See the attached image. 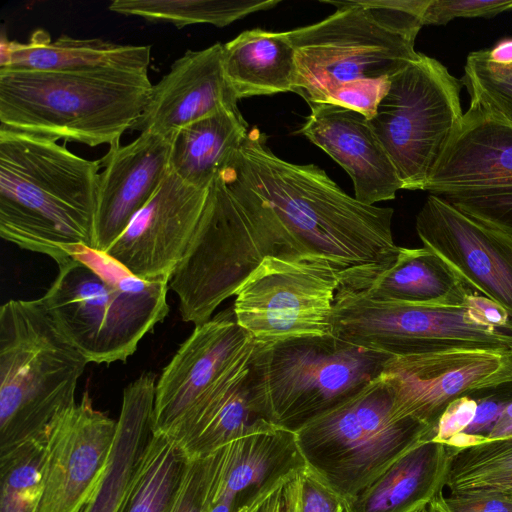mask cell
Here are the masks:
<instances>
[{
    "label": "cell",
    "mask_w": 512,
    "mask_h": 512,
    "mask_svg": "<svg viewBox=\"0 0 512 512\" xmlns=\"http://www.w3.org/2000/svg\"><path fill=\"white\" fill-rule=\"evenodd\" d=\"M250 362L168 436L187 458L205 456L236 439L278 428L254 398Z\"/></svg>",
    "instance_id": "obj_25"
},
{
    "label": "cell",
    "mask_w": 512,
    "mask_h": 512,
    "mask_svg": "<svg viewBox=\"0 0 512 512\" xmlns=\"http://www.w3.org/2000/svg\"><path fill=\"white\" fill-rule=\"evenodd\" d=\"M278 0H115L109 10L178 28L191 24L224 27L251 13L275 7Z\"/></svg>",
    "instance_id": "obj_30"
},
{
    "label": "cell",
    "mask_w": 512,
    "mask_h": 512,
    "mask_svg": "<svg viewBox=\"0 0 512 512\" xmlns=\"http://www.w3.org/2000/svg\"><path fill=\"white\" fill-rule=\"evenodd\" d=\"M456 450L420 441L346 502L348 512H410L443 492Z\"/></svg>",
    "instance_id": "obj_24"
},
{
    "label": "cell",
    "mask_w": 512,
    "mask_h": 512,
    "mask_svg": "<svg viewBox=\"0 0 512 512\" xmlns=\"http://www.w3.org/2000/svg\"><path fill=\"white\" fill-rule=\"evenodd\" d=\"M223 44L187 50L152 86L147 104L132 130L169 135L215 113L237 106L224 75Z\"/></svg>",
    "instance_id": "obj_21"
},
{
    "label": "cell",
    "mask_w": 512,
    "mask_h": 512,
    "mask_svg": "<svg viewBox=\"0 0 512 512\" xmlns=\"http://www.w3.org/2000/svg\"><path fill=\"white\" fill-rule=\"evenodd\" d=\"M173 134L140 133L99 159L93 249L105 252L156 193L169 172Z\"/></svg>",
    "instance_id": "obj_19"
},
{
    "label": "cell",
    "mask_w": 512,
    "mask_h": 512,
    "mask_svg": "<svg viewBox=\"0 0 512 512\" xmlns=\"http://www.w3.org/2000/svg\"><path fill=\"white\" fill-rule=\"evenodd\" d=\"M390 78L363 79L342 84L330 92L323 103L345 107L371 120L390 88Z\"/></svg>",
    "instance_id": "obj_36"
},
{
    "label": "cell",
    "mask_w": 512,
    "mask_h": 512,
    "mask_svg": "<svg viewBox=\"0 0 512 512\" xmlns=\"http://www.w3.org/2000/svg\"><path fill=\"white\" fill-rule=\"evenodd\" d=\"M512 11V0H429L424 25H446L457 18H491Z\"/></svg>",
    "instance_id": "obj_35"
},
{
    "label": "cell",
    "mask_w": 512,
    "mask_h": 512,
    "mask_svg": "<svg viewBox=\"0 0 512 512\" xmlns=\"http://www.w3.org/2000/svg\"><path fill=\"white\" fill-rule=\"evenodd\" d=\"M47 442L0 455V512H36L44 488Z\"/></svg>",
    "instance_id": "obj_32"
},
{
    "label": "cell",
    "mask_w": 512,
    "mask_h": 512,
    "mask_svg": "<svg viewBox=\"0 0 512 512\" xmlns=\"http://www.w3.org/2000/svg\"><path fill=\"white\" fill-rule=\"evenodd\" d=\"M489 59L499 65L512 64V38H504L491 49H486Z\"/></svg>",
    "instance_id": "obj_42"
},
{
    "label": "cell",
    "mask_w": 512,
    "mask_h": 512,
    "mask_svg": "<svg viewBox=\"0 0 512 512\" xmlns=\"http://www.w3.org/2000/svg\"><path fill=\"white\" fill-rule=\"evenodd\" d=\"M511 354H512V351H511Z\"/></svg>",
    "instance_id": "obj_46"
},
{
    "label": "cell",
    "mask_w": 512,
    "mask_h": 512,
    "mask_svg": "<svg viewBox=\"0 0 512 512\" xmlns=\"http://www.w3.org/2000/svg\"><path fill=\"white\" fill-rule=\"evenodd\" d=\"M390 357L332 334L256 343L252 392L271 423L295 433L359 393Z\"/></svg>",
    "instance_id": "obj_8"
},
{
    "label": "cell",
    "mask_w": 512,
    "mask_h": 512,
    "mask_svg": "<svg viewBox=\"0 0 512 512\" xmlns=\"http://www.w3.org/2000/svg\"><path fill=\"white\" fill-rule=\"evenodd\" d=\"M382 376L394 394L395 412L430 427L458 398L512 381L509 351L455 349L392 356Z\"/></svg>",
    "instance_id": "obj_15"
},
{
    "label": "cell",
    "mask_w": 512,
    "mask_h": 512,
    "mask_svg": "<svg viewBox=\"0 0 512 512\" xmlns=\"http://www.w3.org/2000/svg\"><path fill=\"white\" fill-rule=\"evenodd\" d=\"M446 486L451 494L490 492L512 496V437L457 450Z\"/></svg>",
    "instance_id": "obj_31"
},
{
    "label": "cell",
    "mask_w": 512,
    "mask_h": 512,
    "mask_svg": "<svg viewBox=\"0 0 512 512\" xmlns=\"http://www.w3.org/2000/svg\"><path fill=\"white\" fill-rule=\"evenodd\" d=\"M423 190L512 238V125L470 101Z\"/></svg>",
    "instance_id": "obj_13"
},
{
    "label": "cell",
    "mask_w": 512,
    "mask_h": 512,
    "mask_svg": "<svg viewBox=\"0 0 512 512\" xmlns=\"http://www.w3.org/2000/svg\"><path fill=\"white\" fill-rule=\"evenodd\" d=\"M477 410V401L464 396L456 399L440 416L433 432L431 441L450 445L472 423Z\"/></svg>",
    "instance_id": "obj_39"
},
{
    "label": "cell",
    "mask_w": 512,
    "mask_h": 512,
    "mask_svg": "<svg viewBox=\"0 0 512 512\" xmlns=\"http://www.w3.org/2000/svg\"><path fill=\"white\" fill-rule=\"evenodd\" d=\"M426 504H427V503L421 504V505L417 506L416 508H414V509H413L412 511H410V512H425Z\"/></svg>",
    "instance_id": "obj_44"
},
{
    "label": "cell",
    "mask_w": 512,
    "mask_h": 512,
    "mask_svg": "<svg viewBox=\"0 0 512 512\" xmlns=\"http://www.w3.org/2000/svg\"><path fill=\"white\" fill-rule=\"evenodd\" d=\"M255 344L232 308L195 326L156 383L152 432L170 436L250 361Z\"/></svg>",
    "instance_id": "obj_14"
},
{
    "label": "cell",
    "mask_w": 512,
    "mask_h": 512,
    "mask_svg": "<svg viewBox=\"0 0 512 512\" xmlns=\"http://www.w3.org/2000/svg\"><path fill=\"white\" fill-rule=\"evenodd\" d=\"M278 255L305 254L270 205L224 163L169 280L182 319L195 326L209 321L266 256Z\"/></svg>",
    "instance_id": "obj_3"
},
{
    "label": "cell",
    "mask_w": 512,
    "mask_h": 512,
    "mask_svg": "<svg viewBox=\"0 0 512 512\" xmlns=\"http://www.w3.org/2000/svg\"><path fill=\"white\" fill-rule=\"evenodd\" d=\"M89 361L64 336L40 298L0 309V455L47 442L75 402Z\"/></svg>",
    "instance_id": "obj_7"
},
{
    "label": "cell",
    "mask_w": 512,
    "mask_h": 512,
    "mask_svg": "<svg viewBox=\"0 0 512 512\" xmlns=\"http://www.w3.org/2000/svg\"><path fill=\"white\" fill-rule=\"evenodd\" d=\"M152 86L139 71L0 69V128L111 146L138 121Z\"/></svg>",
    "instance_id": "obj_4"
},
{
    "label": "cell",
    "mask_w": 512,
    "mask_h": 512,
    "mask_svg": "<svg viewBox=\"0 0 512 512\" xmlns=\"http://www.w3.org/2000/svg\"><path fill=\"white\" fill-rule=\"evenodd\" d=\"M332 335L390 356L455 349L512 351V329L489 324L468 303L375 301L345 288L335 295Z\"/></svg>",
    "instance_id": "obj_11"
},
{
    "label": "cell",
    "mask_w": 512,
    "mask_h": 512,
    "mask_svg": "<svg viewBox=\"0 0 512 512\" xmlns=\"http://www.w3.org/2000/svg\"><path fill=\"white\" fill-rule=\"evenodd\" d=\"M512 437V402L502 411L500 417L487 435V440H498Z\"/></svg>",
    "instance_id": "obj_41"
},
{
    "label": "cell",
    "mask_w": 512,
    "mask_h": 512,
    "mask_svg": "<svg viewBox=\"0 0 512 512\" xmlns=\"http://www.w3.org/2000/svg\"><path fill=\"white\" fill-rule=\"evenodd\" d=\"M186 460L174 440L152 432L140 454L120 512H167Z\"/></svg>",
    "instance_id": "obj_29"
},
{
    "label": "cell",
    "mask_w": 512,
    "mask_h": 512,
    "mask_svg": "<svg viewBox=\"0 0 512 512\" xmlns=\"http://www.w3.org/2000/svg\"><path fill=\"white\" fill-rule=\"evenodd\" d=\"M303 468L283 476L237 512H300V473Z\"/></svg>",
    "instance_id": "obj_37"
},
{
    "label": "cell",
    "mask_w": 512,
    "mask_h": 512,
    "mask_svg": "<svg viewBox=\"0 0 512 512\" xmlns=\"http://www.w3.org/2000/svg\"><path fill=\"white\" fill-rule=\"evenodd\" d=\"M222 64L235 98L293 91L297 79L294 47L286 32L246 30L223 44Z\"/></svg>",
    "instance_id": "obj_27"
},
{
    "label": "cell",
    "mask_w": 512,
    "mask_h": 512,
    "mask_svg": "<svg viewBox=\"0 0 512 512\" xmlns=\"http://www.w3.org/2000/svg\"><path fill=\"white\" fill-rule=\"evenodd\" d=\"M212 453L187 458L167 512H208Z\"/></svg>",
    "instance_id": "obj_34"
},
{
    "label": "cell",
    "mask_w": 512,
    "mask_h": 512,
    "mask_svg": "<svg viewBox=\"0 0 512 512\" xmlns=\"http://www.w3.org/2000/svg\"><path fill=\"white\" fill-rule=\"evenodd\" d=\"M248 132L238 106L223 107L174 132L169 170L187 184L207 189Z\"/></svg>",
    "instance_id": "obj_28"
},
{
    "label": "cell",
    "mask_w": 512,
    "mask_h": 512,
    "mask_svg": "<svg viewBox=\"0 0 512 512\" xmlns=\"http://www.w3.org/2000/svg\"><path fill=\"white\" fill-rule=\"evenodd\" d=\"M461 79L423 53L390 78L369 123L403 189L423 190L464 112Z\"/></svg>",
    "instance_id": "obj_10"
},
{
    "label": "cell",
    "mask_w": 512,
    "mask_h": 512,
    "mask_svg": "<svg viewBox=\"0 0 512 512\" xmlns=\"http://www.w3.org/2000/svg\"><path fill=\"white\" fill-rule=\"evenodd\" d=\"M451 512H512V496L475 492L445 496Z\"/></svg>",
    "instance_id": "obj_40"
},
{
    "label": "cell",
    "mask_w": 512,
    "mask_h": 512,
    "mask_svg": "<svg viewBox=\"0 0 512 512\" xmlns=\"http://www.w3.org/2000/svg\"><path fill=\"white\" fill-rule=\"evenodd\" d=\"M339 272L313 255L266 256L235 293L238 325L255 343L332 334Z\"/></svg>",
    "instance_id": "obj_12"
},
{
    "label": "cell",
    "mask_w": 512,
    "mask_h": 512,
    "mask_svg": "<svg viewBox=\"0 0 512 512\" xmlns=\"http://www.w3.org/2000/svg\"><path fill=\"white\" fill-rule=\"evenodd\" d=\"M207 189L193 187L169 170L153 197L105 252L142 280H170L194 235Z\"/></svg>",
    "instance_id": "obj_16"
},
{
    "label": "cell",
    "mask_w": 512,
    "mask_h": 512,
    "mask_svg": "<svg viewBox=\"0 0 512 512\" xmlns=\"http://www.w3.org/2000/svg\"><path fill=\"white\" fill-rule=\"evenodd\" d=\"M336 11L314 24L285 31L297 65L293 92L323 103L342 84L392 77L414 49L429 0L321 1Z\"/></svg>",
    "instance_id": "obj_6"
},
{
    "label": "cell",
    "mask_w": 512,
    "mask_h": 512,
    "mask_svg": "<svg viewBox=\"0 0 512 512\" xmlns=\"http://www.w3.org/2000/svg\"><path fill=\"white\" fill-rule=\"evenodd\" d=\"M117 421L93 407L85 392L47 439L44 488L36 512H82L106 468Z\"/></svg>",
    "instance_id": "obj_17"
},
{
    "label": "cell",
    "mask_w": 512,
    "mask_h": 512,
    "mask_svg": "<svg viewBox=\"0 0 512 512\" xmlns=\"http://www.w3.org/2000/svg\"><path fill=\"white\" fill-rule=\"evenodd\" d=\"M425 512H451L445 501L443 492L437 494L426 504Z\"/></svg>",
    "instance_id": "obj_43"
},
{
    "label": "cell",
    "mask_w": 512,
    "mask_h": 512,
    "mask_svg": "<svg viewBox=\"0 0 512 512\" xmlns=\"http://www.w3.org/2000/svg\"><path fill=\"white\" fill-rule=\"evenodd\" d=\"M470 101L512 125V64L492 62L486 49L468 54L461 78Z\"/></svg>",
    "instance_id": "obj_33"
},
{
    "label": "cell",
    "mask_w": 512,
    "mask_h": 512,
    "mask_svg": "<svg viewBox=\"0 0 512 512\" xmlns=\"http://www.w3.org/2000/svg\"><path fill=\"white\" fill-rule=\"evenodd\" d=\"M298 133L334 159L351 177L354 197L367 205L393 200L403 189L394 164L362 114L329 103L310 104Z\"/></svg>",
    "instance_id": "obj_20"
},
{
    "label": "cell",
    "mask_w": 512,
    "mask_h": 512,
    "mask_svg": "<svg viewBox=\"0 0 512 512\" xmlns=\"http://www.w3.org/2000/svg\"><path fill=\"white\" fill-rule=\"evenodd\" d=\"M340 512H348L346 509V505L343 507V509Z\"/></svg>",
    "instance_id": "obj_45"
},
{
    "label": "cell",
    "mask_w": 512,
    "mask_h": 512,
    "mask_svg": "<svg viewBox=\"0 0 512 512\" xmlns=\"http://www.w3.org/2000/svg\"><path fill=\"white\" fill-rule=\"evenodd\" d=\"M418 237L478 293L512 319V238L429 194L416 216Z\"/></svg>",
    "instance_id": "obj_18"
},
{
    "label": "cell",
    "mask_w": 512,
    "mask_h": 512,
    "mask_svg": "<svg viewBox=\"0 0 512 512\" xmlns=\"http://www.w3.org/2000/svg\"><path fill=\"white\" fill-rule=\"evenodd\" d=\"M150 60V45H123L98 38L76 39L65 34L52 41L44 30L35 31L28 43L2 39L0 45V69L147 72Z\"/></svg>",
    "instance_id": "obj_23"
},
{
    "label": "cell",
    "mask_w": 512,
    "mask_h": 512,
    "mask_svg": "<svg viewBox=\"0 0 512 512\" xmlns=\"http://www.w3.org/2000/svg\"><path fill=\"white\" fill-rule=\"evenodd\" d=\"M58 268L40 300L89 362L125 361L169 312V280H142L106 252L84 247Z\"/></svg>",
    "instance_id": "obj_5"
},
{
    "label": "cell",
    "mask_w": 512,
    "mask_h": 512,
    "mask_svg": "<svg viewBox=\"0 0 512 512\" xmlns=\"http://www.w3.org/2000/svg\"><path fill=\"white\" fill-rule=\"evenodd\" d=\"M295 434L306 467L346 502L408 449L432 439L430 427L396 414L382 374Z\"/></svg>",
    "instance_id": "obj_9"
},
{
    "label": "cell",
    "mask_w": 512,
    "mask_h": 512,
    "mask_svg": "<svg viewBox=\"0 0 512 512\" xmlns=\"http://www.w3.org/2000/svg\"><path fill=\"white\" fill-rule=\"evenodd\" d=\"M156 383V375L145 372L124 389L106 468L82 512H120L140 454L152 434Z\"/></svg>",
    "instance_id": "obj_26"
},
{
    "label": "cell",
    "mask_w": 512,
    "mask_h": 512,
    "mask_svg": "<svg viewBox=\"0 0 512 512\" xmlns=\"http://www.w3.org/2000/svg\"><path fill=\"white\" fill-rule=\"evenodd\" d=\"M339 288L375 301L462 306L478 293L427 247H400L395 262L373 274L340 277Z\"/></svg>",
    "instance_id": "obj_22"
},
{
    "label": "cell",
    "mask_w": 512,
    "mask_h": 512,
    "mask_svg": "<svg viewBox=\"0 0 512 512\" xmlns=\"http://www.w3.org/2000/svg\"><path fill=\"white\" fill-rule=\"evenodd\" d=\"M225 165L270 205L304 254L328 260L339 274L378 272L395 262L392 208L358 201L314 164L279 158L258 128Z\"/></svg>",
    "instance_id": "obj_1"
},
{
    "label": "cell",
    "mask_w": 512,
    "mask_h": 512,
    "mask_svg": "<svg viewBox=\"0 0 512 512\" xmlns=\"http://www.w3.org/2000/svg\"><path fill=\"white\" fill-rule=\"evenodd\" d=\"M346 501L308 467L300 473V512H340Z\"/></svg>",
    "instance_id": "obj_38"
},
{
    "label": "cell",
    "mask_w": 512,
    "mask_h": 512,
    "mask_svg": "<svg viewBox=\"0 0 512 512\" xmlns=\"http://www.w3.org/2000/svg\"><path fill=\"white\" fill-rule=\"evenodd\" d=\"M99 160L0 128V236L57 264L93 248Z\"/></svg>",
    "instance_id": "obj_2"
}]
</instances>
